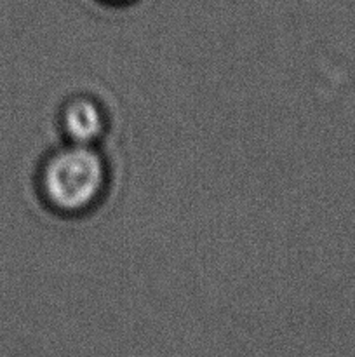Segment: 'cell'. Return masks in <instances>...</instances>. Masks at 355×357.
<instances>
[{"mask_svg": "<svg viewBox=\"0 0 355 357\" xmlns=\"http://www.w3.org/2000/svg\"><path fill=\"white\" fill-rule=\"evenodd\" d=\"M106 187V167L90 145L58 150L42 171V190L52 209L79 215L94 208Z\"/></svg>", "mask_w": 355, "mask_h": 357, "instance_id": "1", "label": "cell"}, {"mask_svg": "<svg viewBox=\"0 0 355 357\" xmlns=\"http://www.w3.org/2000/svg\"><path fill=\"white\" fill-rule=\"evenodd\" d=\"M61 124L72 143L93 145L104 131V115L96 101L89 98H77L66 103Z\"/></svg>", "mask_w": 355, "mask_h": 357, "instance_id": "2", "label": "cell"}]
</instances>
